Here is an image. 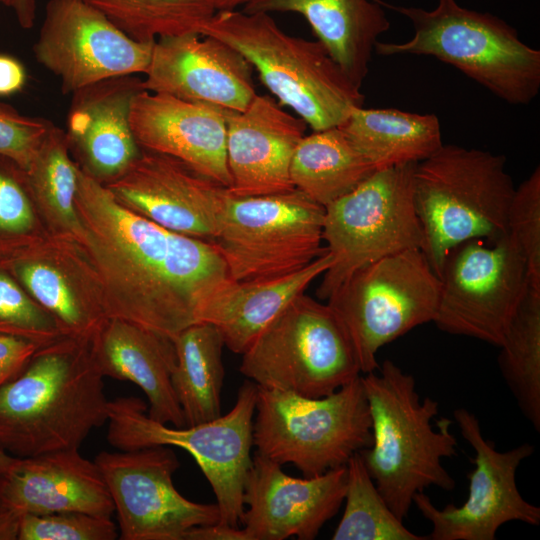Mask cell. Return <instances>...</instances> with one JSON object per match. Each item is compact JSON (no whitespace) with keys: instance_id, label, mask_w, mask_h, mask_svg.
Segmentation results:
<instances>
[{"instance_id":"1","label":"cell","mask_w":540,"mask_h":540,"mask_svg":"<svg viewBox=\"0 0 540 540\" xmlns=\"http://www.w3.org/2000/svg\"><path fill=\"white\" fill-rule=\"evenodd\" d=\"M75 207L108 319L172 339L199 322L206 302L231 279L211 241L172 232L135 213L80 167Z\"/></svg>"},{"instance_id":"2","label":"cell","mask_w":540,"mask_h":540,"mask_svg":"<svg viewBox=\"0 0 540 540\" xmlns=\"http://www.w3.org/2000/svg\"><path fill=\"white\" fill-rule=\"evenodd\" d=\"M108 413L91 342L64 337L0 388V448L17 458L79 449Z\"/></svg>"},{"instance_id":"3","label":"cell","mask_w":540,"mask_h":540,"mask_svg":"<svg viewBox=\"0 0 540 540\" xmlns=\"http://www.w3.org/2000/svg\"><path fill=\"white\" fill-rule=\"evenodd\" d=\"M371 417L372 444L359 454L381 496L401 520L408 515L413 497L430 486L453 490L455 480L442 459L457 455L452 420L432 419L439 403L420 398L412 375L391 360L378 373L362 376Z\"/></svg>"},{"instance_id":"4","label":"cell","mask_w":540,"mask_h":540,"mask_svg":"<svg viewBox=\"0 0 540 540\" xmlns=\"http://www.w3.org/2000/svg\"><path fill=\"white\" fill-rule=\"evenodd\" d=\"M200 34L240 52L281 106H288L312 131L341 125L364 103L356 87L326 48L285 33L269 13L219 11Z\"/></svg>"},{"instance_id":"5","label":"cell","mask_w":540,"mask_h":540,"mask_svg":"<svg viewBox=\"0 0 540 540\" xmlns=\"http://www.w3.org/2000/svg\"><path fill=\"white\" fill-rule=\"evenodd\" d=\"M515 188L505 156L489 151L443 144L416 163L413 199L423 231L421 250L438 277L456 245L507 235Z\"/></svg>"},{"instance_id":"6","label":"cell","mask_w":540,"mask_h":540,"mask_svg":"<svg viewBox=\"0 0 540 540\" xmlns=\"http://www.w3.org/2000/svg\"><path fill=\"white\" fill-rule=\"evenodd\" d=\"M375 1L407 17L414 30L404 43L378 41L377 54L433 56L509 104L526 105L538 95L540 50L521 41L504 20L464 8L456 0H438L433 10Z\"/></svg>"},{"instance_id":"7","label":"cell","mask_w":540,"mask_h":540,"mask_svg":"<svg viewBox=\"0 0 540 540\" xmlns=\"http://www.w3.org/2000/svg\"><path fill=\"white\" fill-rule=\"evenodd\" d=\"M257 385L246 379L233 408L193 426L174 427L152 419L137 397L109 400L107 441L120 451L153 446L178 447L196 461L208 480L220 511V523L238 527L251 466Z\"/></svg>"},{"instance_id":"8","label":"cell","mask_w":540,"mask_h":540,"mask_svg":"<svg viewBox=\"0 0 540 540\" xmlns=\"http://www.w3.org/2000/svg\"><path fill=\"white\" fill-rule=\"evenodd\" d=\"M253 445L304 477L345 466L372 444L371 417L362 376L334 393L308 398L257 386Z\"/></svg>"},{"instance_id":"9","label":"cell","mask_w":540,"mask_h":540,"mask_svg":"<svg viewBox=\"0 0 540 540\" xmlns=\"http://www.w3.org/2000/svg\"><path fill=\"white\" fill-rule=\"evenodd\" d=\"M239 371L259 387L308 398L330 395L361 375L355 347L336 312L304 293L242 354Z\"/></svg>"},{"instance_id":"10","label":"cell","mask_w":540,"mask_h":540,"mask_svg":"<svg viewBox=\"0 0 540 540\" xmlns=\"http://www.w3.org/2000/svg\"><path fill=\"white\" fill-rule=\"evenodd\" d=\"M416 163L378 169L352 191L325 206L322 238L332 256L316 291L329 297L358 269L381 258L422 248L413 199Z\"/></svg>"},{"instance_id":"11","label":"cell","mask_w":540,"mask_h":540,"mask_svg":"<svg viewBox=\"0 0 540 540\" xmlns=\"http://www.w3.org/2000/svg\"><path fill=\"white\" fill-rule=\"evenodd\" d=\"M440 279L423 251L408 249L352 273L329 297L355 347L361 373L378 369L381 347L434 320Z\"/></svg>"},{"instance_id":"12","label":"cell","mask_w":540,"mask_h":540,"mask_svg":"<svg viewBox=\"0 0 540 540\" xmlns=\"http://www.w3.org/2000/svg\"><path fill=\"white\" fill-rule=\"evenodd\" d=\"M325 207L302 191L230 196L211 241L234 281L294 273L326 253L321 246Z\"/></svg>"},{"instance_id":"13","label":"cell","mask_w":540,"mask_h":540,"mask_svg":"<svg viewBox=\"0 0 540 540\" xmlns=\"http://www.w3.org/2000/svg\"><path fill=\"white\" fill-rule=\"evenodd\" d=\"M433 322L453 335L499 347L529 285L521 252L505 235L466 240L447 254Z\"/></svg>"},{"instance_id":"14","label":"cell","mask_w":540,"mask_h":540,"mask_svg":"<svg viewBox=\"0 0 540 540\" xmlns=\"http://www.w3.org/2000/svg\"><path fill=\"white\" fill-rule=\"evenodd\" d=\"M99 467L112 497L122 540H185L197 526L219 522L218 505L180 494L173 475L180 467L168 446L100 452Z\"/></svg>"},{"instance_id":"15","label":"cell","mask_w":540,"mask_h":540,"mask_svg":"<svg viewBox=\"0 0 540 540\" xmlns=\"http://www.w3.org/2000/svg\"><path fill=\"white\" fill-rule=\"evenodd\" d=\"M462 437L475 451V468L469 474V493L461 506L437 508L419 492L413 497L422 516L432 525L430 540H494L498 529L510 521L540 524V508L526 501L516 485V471L535 447L523 443L500 452L487 440L480 423L466 408L453 411Z\"/></svg>"},{"instance_id":"16","label":"cell","mask_w":540,"mask_h":540,"mask_svg":"<svg viewBox=\"0 0 540 540\" xmlns=\"http://www.w3.org/2000/svg\"><path fill=\"white\" fill-rule=\"evenodd\" d=\"M153 44L137 42L85 0H48L34 44L63 93L122 75H143Z\"/></svg>"},{"instance_id":"17","label":"cell","mask_w":540,"mask_h":540,"mask_svg":"<svg viewBox=\"0 0 540 540\" xmlns=\"http://www.w3.org/2000/svg\"><path fill=\"white\" fill-rule=\"evenodd\" d=\"M104 185L135 213L207 241L217 235L231 196L227 187L181 160L144 149L122 175Z\"/></svg>"},{"instance_id":"18","label":"cell","mask_w":540,"mask_h":540,"mask_svg":"<svg viewBox=\"0 0 540 540\" xmlns=\"http://www.w3.org/2000/svg\"><path fill=\"white\" fill-rule=\"evenodd\" d=\"M0 266L51 314L65 338L91 342L108 319L95 269L74 239L49 234Z\"/></svg>"},{"instance_id":"19","label":"cell","mask_w":540,"mask_h":540,"mask_svg":"<svg viewBox=\"0 0 540 540\" xmlns=\"http://www.w3.org/2000/svg\"><path fill=\"white\" fill-rule=\"evenodd\" d=\"M346 465L297 478L255 452L243 493L240 523L249 540H313L344 501Z\"/></svg>"},{"instance_id":"20","label":"cell","mask_w":540,"mask_h":540,"mask_svg":"<svg viewBox=\"0 0 540 540\" xmlns=\"http://www.w3.org/2000/svg\"><path fill=\"white\" fill-rule=\"evenodd\" d=\"M252 71L248 60L230 45L208 35L185 33L154 42L142 87L243 111L256 95Z\"/></svg>"},{"instance_id":"21","label":"cell","mask_w":540,"mask_h":540,"mask_svg":"<svg viewBox=\"0 0 540 540\" xmlns=\"http://www.w3.org/2000/svg\"><path fill=\"white\" fill-rule=\"evenodd\" d=\"M306 125L268 95L256 94L243 111L230 110L226 135L230 194L252 197L294 189L290 166Z\"/></svg>"},{"instance_id":"22","label":"cell","mask_w":540,"mask_h":540,"mask_svg":"<svg viewBox=\"0 0 540 540\" xmlns=\"http://www.w3.org/2000/svg\"><path fill=\"white\" fill-rule=\"evenodd\" d=\"M229 111L142 90L131 103L130 125L141 149L177 158L229 188L231 179L226 160Z\"/></svg>"},{"instance_id":"23","label":"cell","mask_w":540,"mask_h":540,"mask_svg":"<svg viewBox=\"0 0 540 540\" xmlns=\"http://www.w3.org/2000/svg\"><path fill=\"white\" fill-rule=\"evenodd\" d=\"M140 75H122L72 93L65 135L79 167L102 184L122 175L141 152L130 125Z\"/></svg>"},{"instance_id":"24","label":"cell","mask_w":540,"mask_h":540,"mask_svg":"<svg viewBox=\"0 0 540 540\" xmlns=\"http://www.w3.org/2000/svg\"><path fill=\"white\" fill-rule=\"evenodd\" d=\"M0 506L20 516L82 512L111 517L115 512L99 467L79 449L16 457L0 481Z\"/></svg>"},{"instance_id":"25","label":"cell","mask_w":540,"mask_h":540,"mask_svg":"<svg viewBox=\"0 0 540 540\" xmlns=\"http://www.w3.org/2000/svg\"><path fill=\"white\" fill-rule=\"evenodd\" d=\"M104 377L136 384L149 402V416L174 427L186 426L171 375L176 363L172 339L120 319H107L91 341Z\"/></svg>"},{"instance_id":"26","label":"cell","mask_w":540,"mask_h":540,"mask_svg":"<svg viewBox=\"0 0 540 540\" xmlns=\"http://www.w3.org/2000/svg\"><path fill=\"white\" fill-rule=\"evenodd\" d=\"M242 11L302 15L331 58L360 89L378 37L390 27L384 8L375 0H253Z\"/></svg>"},{"instance_id":"27","label":"cell","mask_w":540,"mask_h":540,"mask_svg":"<svg viewBox=\"0 0 540 540\" xmlns=\"http://www.w3.org/2000/svg\"><path fill=\"white\" fill-rule=\"evenodd\" d=\"M327 251L304 268L273 279L234 281L215 291L199 315V322L214 325L225 347L243 354L263 329L331 266Z\"/></svg>"},{"instance_id":"28","label":"cell","mask_w":540,"mask_h":540,"mask_svg":"<svg viewBox=\"0 0 540 540\" xmlns=\"http://www.w3.org/2000/svg\"><path fill=\"white\" fill-rule=\"evenodd\" d=\"M338 127L376 170L418 163L443 145L435 114L361 106L354 108Z\"/></svg>"},{"instance_id":"29","label":"cell","mask_w":540,"mask_h":540,"mask_svg":"<svg viewBox=\"0 0 540 540\" xmlns=\"http://www.w3.org/2000/svg\"><path fill=\"white\" fill-rule=\"evenodd\" d=\"M172 341L176 363L171 382L186 426L218 418L225 375V345L219 330L210 323L197 322L180 331Z\"/></svg>"},{"instance_id":"30","label":"cell","mask_w":540,"mask_h":540,"mask_svg":"<svg viewBox=\"0 0 540 540\" xmlns=\"http://www.w3.org/2000/svg\"><path fill=\"white\" fill-rule=\"evenodd\" d=\"M374 171L337 126L302 137L292 157L290 178L294 188L325 207Z\"/></svg>"},{"instance_id":"31","label":"cell","mask_w":540,"mask_h":540,"mask_svg":"<svg viewBox=\"0 0 540 540\" xmlns=\"http://www.w3.org/2000/svg\"><path fill=\"white\" fill-rule=\"evenodd\" d=\"M78 169L65 132L53 124L22 172L47 232L82 244L83 228L75 207Z\"/></svg>"},{"instance_id":"32","label":"cell","mask_w":540,"mask_h":540,"mask_svg":"<svg viewBox=\"0 0 540 540\" xmlns=\"http://www.w3.org/2000/svg\"><path fill=\"white\" fill-rule=\"evenodd\" d=\"M500 372L523 416L540 431V290L528 285L499 346Z\"/></svg>"},{"instance_id":"33","label":"cell","mask_w":540,"mask_h":540,"mask_svg":"<svg viewBox=\"0 0 540 540\" xmlns=\"http://www.w3.org/2000/svg\"><path fill=\"white\" fill-rule=\"evenodd\" d=\"M129 38L154 44L166 36L200 33L215 11L205 0H85Z\"/></svg>"},{"instance_id":"34","label":"cell","mask_w":540,"mask_h":540,"mask_svg":"<svg viewBox=\"0 0 540 540\" xmlns=\"http://www.w3.org/2000/svg\"><path fill=\"white\" fill-rule=\"evenodd\" d=\"M345 509L333 540H428L407 529L392 512L359 452L346 464Z\"/></svg>"},{"instance_id":"35","label":"cell","mask_w":540,"mask_h":540,"mask_svg":"<svg viewBox=\"0 0 540 540\" xmlns=\"http://www.w3.org/2000/svg\"><path fill=\"white\" fill-rule=\"evenodd\" d=\"M48 235L29 196L22 169L0 157V262Z\"/></svg>"},{"instance_id":"36","label":"cell","mask_w":540,"mask_h":540,"mask_svg":"<svg viewBox=\"0 0 540 540\" xmlns=\"http://www.w3.org/2000/svg\"><path fill=\"white\" fill-rule=\"evenodd\" d=\"M0 334L30 340L40 348L64 338L51 314L1 266Z\"/></svg>"},{"instance_id":"37","label":"cell","mask_w":540,"mask_h":540,"mask_svg":"<svg viewBox=\"0 0 540 540\" xmlns=\"http://www.w3.org/2000/svg\"><path fill=\"white\" fill-rule=\"evenodd\" d=\"M507 235L525 261L529 284L540 290V168L515 188L507 216Z\"/></svg>"},{"instance_id":"38","label":"cell","mask_w":540,"mask_h":540,"mask_svg":"<svg viewBox=\"0 0 540 540\" xmlns=\"http://www.w3.org/2000/svg\"><path fill=\"white\" fill-rule=\"evenodd\" d=\"M119 538L110 517L82 512L20 516L17 540H115Z\"/></svg>"},{"instance_id":"39","label":"cell","mask_w":540,"mask_h":540,"mask_svg":"<svg viewBox=\"0 0 540 540\" xmlns=\"http://www.w3.org/2000/svg\"><path fill=\"white\" fill-rule=\"evenodd\" d=\"M52 125L0 102V157L25 170Z\"/></svg>"},{"instance_id":"40","label":"cell","mask_w":540,"mask_h":540,"mask_svg":"<svg viewBox=\"0 0 540 540\" xmlns=\"http://www.w3.org/2000/svg\"><path fill=\"white\" fill-rule=\"evenodd\" d=\"M39 348L30 340L0 334V388L22 372Z\"/></svg>"},{"instance_id":"41","label":"cell","mask_w":540,"mask_h":540,"mask_svg":"<svg viewBox=\"0 0 540 540\" xmlns=\"http://www.w3.org/2000/svg\"><path fill=\"white\" fill-rule=\"evenodd\" d=\"M26 83L25 68L16 58L0 54V96H8L22 90Z\"/></svg>"},{"instance_id":"42","label":"cell","mask_w":540,"mask_h":540,"mask_svg":"<svg viewBox=\"0 0 540 540\" xmlns=\"http://www.w3.org/2000/svg\"><path fill=\"white\" fill-rule=\"evenodd\" d=\"M185 540H249L243 529L220 522L191 529Z\"/></svg>"},{"instance_id":"43","label":"cell","mask_w":540,"mask_h":540,"mask_svg":"<svg viewBox=\"0 0 540 540\" xmlns=\"http://www.w3.org/2000/svg\"><path fill=\"white\" fill-rule=\"evenodd\" d=\"M0 4L13 11L22 28L30 29L33 27L36 19L37 0H0Z\"/></svg>"},{"instance_id":"44","label":"cell","mask_w":540,"mask_h":540,"mask_svg":"<svg viewBox=\"0 0 540 540\" xmlns=\"http://www.w3.org/2000/svg\"><path fill=\"white\" fill-rule=\"evenodd\" d=\"M20 515L0 506V540H17Z\"/></svg>"},{"instance_id":"45","label":"cell","mask_w":540,"mask_h":540,"mask_svg":"<svg viewBox=\"0 0 540 540\" xmlns=\"http://www.w3.org/2000/svg\"><path fill=\"white\" fill-rule=\"evenodd\" d=\"M206 3L215 11H232L239 6H245L253 0H205Z\"/></svg>"},{"instance_id":"46","label":"cell","mask_w":540,"mask_h":540,"mask_svg":"<svg viewBox=\"0 0 540 540\" xmlns=\"http://www.w3.org/2000/svg\"><path fill=\"white\" fill-rule=\"evenodd\" d=\"M16 457H13L0 448V481L8 471Z\"/></svg>"}]
</instances>
